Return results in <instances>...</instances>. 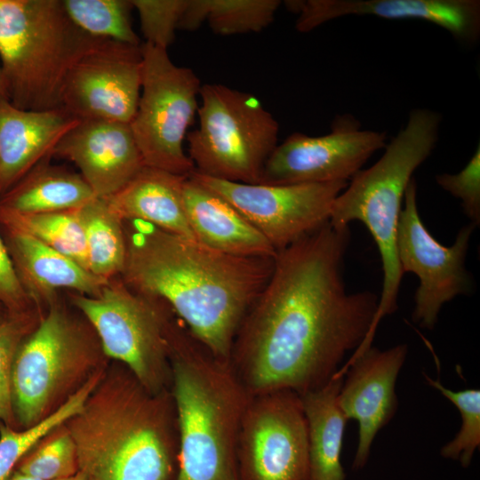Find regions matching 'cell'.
<instances>
[{"instance_id":"6da1fadb","label":"cell","mask_w":480,"mask_h":480,"mask_svg":"<svg viewBox=\"0 0 480 480\" xmlns=\"http://www.w3.org/2000/svg\"><path fill=\"white\" fill-rule=\"evenodd\" d=\"M348 227L330 222L279 251L273 272L244 315L229 364L251 396L326 385L372 346L379 296L348 292L343 262Z\"/></svg>"},{"instance_id":"7a4b0ae2","label":"cell","mask_w":480,"mask_h":480,"mask_svg":"<svg viewBox=\"0 0 480 480\" xmlns=\"http://www.w3.org/2000/svg\"><path fill=\"white\" fill-rule=\"evenodd\" d=\"M124 283L164 302L213 356L228 361L239 325L276 258L229 255L143 221H124Z\"/></svg>"},{"instance_id":"3957f363","label":"cell","mask_w":480,"mask_h":480,"mask_svg":"<svg viewBox=\"0 0 480 480\" xmlns=\"http://www.w3.org/2000/svg\"><path fill=\"white\" fill-rule=\"evenodd\" d=\"M65 424L86 480H171L178 465L171 389L151 393L128 369L99 383Z\"/></svg>"},{"instance_id":"277c9868","label":"cell","mask_w":480,"mask_h":480,"mask_svg":"<svg viewBox=\"0 0 480 480\" xmlns=\"http://www.w3.org/2000/svg\"><path fill=\"white\" fill-rule=\"evenodd\" d=\"M179 438L174 480H239L236 446L251 395L172 314L165 329Z\"/></svg>"},{"instance_id":"5b68a950","label":"cell","mask_w":480,"mask_h":480,"mask_svg":"<svg viewBox=\"0 0 480 480\" xmlns=\"http://www.w3.org/2000/svg\"><path fill=\"white\" fill-rule=\"evenodd\" d=\"M441 115L414 108L405 125L386 144L384 153L370 168L360 170L336 197L329 222L348 227L359 220L371 233L380 254L383 281L373 323L397 309L403 271L397 257L396 234L402 203L416 169L436 148Z\"/></svg>"},{"instance_id":"8992f818","label":"cell","mask_w":480,"mask_h":480,"mask_svg":"<svg viewBox=\"0 0 480 480\" xmlns=\"http://www.w3.org/2000/svg\"><path fill=\"white\" fill-rule=\"evenodd\" d=\"M90 36L60 0H0V68L5 97L24 110L60 108L66 70Z\"/></svg>"},{"instance_id":"52a82bcc","label":"cell","mask_w":480,"mask_h":480,"mask_svg":"<svg viewBox=\"0 0 480 480\" xmlns=\"http://www.w3.org/2000/svg\"><path fill=\"white\" fill-rule=\"evenodd\" d=\"M198 128L187 134L195 172L258 184L277 146L279 124L254 95L220 84L201 86Z\"/></svg>"},{"instance_id":"ba28073f","label":"cell","mask_w":480,"mask_h":480,"mask_svg":"<svg viewBox=\"0 0 480 480\" xmlns=\"http://www.w3.org/2000/svg\"><path fill=\"white\" fill-rule=\"evenodd\" d=\"M101 350L88 323L52 303L14 357L12 400L16 426L27 428L48 416L65 388L95 364Z\"/></svg>"},{"instance_id":"9c48e42d","label":"cell","mask_w":480,"mask_h":480,"mask_svg":"<svg viewBox=\"0 0 480 480\" xmlns=\"http://www.w3.org/2000/svg\"><path fill=\"white\" fill-rule=\"evenodd\" d=\"M68 296L93 328L105 356L124 364L149 392L170 389L165 329L172 311L164 302L135 292L120 276L109 279L96 296Z\"/></svg>"},{"instance_id":"30bf717a","label":"cell","mask_w":480,"mask_h":480,"mask_svg":"<svg viewBox=\"0 0 480 480\" xmlns=\"http://www.w3.org/2000/svg\"><path fill=\"white\" fill-rule=\"evenodd\" d=\"M141 52V91L130 123L135 141L146 166L188 177L195 168L183 141L197 113L200 80L165 49L144 43Z\"/></svg>"},{"instance_id":"8fae6325","label":"cell","mask_w":480,"mask_h":480,"mask_svg":"<svg viewBox=\"0 0 480 480\" xmlns=\"http://www.w3.org/2000/svg\"><path fill=\"white\" fill-rule=\"evenodd\" d=\"M239 480H308V427L300 395L252 396L238 434Z\"/></svg>"},{"instance_id":"7c38bea8","label":"cell","mask_w":480,"mask_h":480,"mask_svg":"<svg viewBox=\"0 0 480 480\" xmlns=\"http://www.w3.org/2000/svg\"><path fill=\"white\" fill-rule=\"evenodd\" d=\"M141 80V44L88 36L66 70L60 108L78 120L130 124L138 107Z\"/></svg>"},{"instance_id":"4fadbf2b","label":"cell","mask_w":480,"mask_h":480,"mask_svg":"<svg viewBox=\"0 0 480 480\" xmlns=\"http://www.w3.org/2000/svg\"><path fill=\"white\" fill-rule=\"evenodd\" d=\"M189 177L230 204L277 252L328 223L336 197L348 183L246 184L195 171Z\"/></svg>"},{"instance_id":"5bb4252c","label":"cell","mask_w":480,"mask_h":480,"mask_svg":"<svg viewBox=\"0 0 480 480\" xmlns=\"http://www.w3.org/2000/svg\"><path fill=\"white\" fill-rule=\"evenodd\" d=\"M397 234V257L403 273L419 278L412 320L420 327L433 329L446 302L469 292L470 279L465 260L476 225L463 227L451 246L439 244L424 226L417 206L414 179L406 188Z\"/></svg>"},{"instance_id":"9a60e30c","label":"cell","mask_w":480,"mask_h":480,"mask_svg":"<svg viewBox=\"0 0 480 480\" xmlns=\"http://www.w3.org/2000/svg\"><path fill=\"white\" fill-rule=\"evenodd\" d=\"M385 132L362 130L346 115L335 117L323 136L291 134L263 167L260 184L287 185L350 180L387 144Z\"/></svg>"},{"instance_id":"2e32d148","label":"cell","mask_w":480,"mask_h":480,"mask_svg":"<svg viewBox=\"0 0 480 480\" xmlns=\"http://www.w3.org/2000/svg\"><path fill=\"white\" fill-rule=\"evenodd\" d=\"M407 354L406 344L385 350L371 346L360 355L351 356L338 372L346 374L338 395L339 406L348 420L358 423L354 471L365 467L376 436L396 412L395 387Z\"/></svg>"},{"instance_id":"e0dca14e","label":"cell","mask_w":480,"mask_h":480,"mask_svg":"<svg viewBox=\"0 0 480 480\" xmlns=\"http://www.w3.org/2000/svg\"><path fill=\"white\" fill-rule=\"evenodd\" d=\"M297 14L296 29L308 33L345 16L370 15L385 20H416L432 23L465 45L480 37L479 0H288Z\"/></svg>"},{"instance_id":"ac0fdd59","label":"cell","mask_w":480,"mask_h":480,"mask_svg":"<svg viewBox=\"0 0 480 480\" xmlns=\"http://www.w3.org/2000/svg\"><path fill=\"white\" fill-rule=\"evenodd\" d=\"M74 163L98 198L122 189L145 166L130 124L83 119L52 151Z\"/></svg>"},{"instance_id":"d6986e66","label":"cell","mask_w":480,"mask_h":480,"mask_svg":"<svg viewBox=\"0 0 480 480\" xmlns=\"http://www.w3.org/2000/svg\"><path fill=\"white\" fill-rule=\"evenodd\" d=\"M77 118L59 108L24 110L0 96V198L42 161L51 158Z\"/></svg>"},{"instance_id":"ffe728a7","label":"cell","mask_w":480,"mask_h":480,"mask_svg":"<svg viewBox=\"0 0 480 480\" xmlns=\"http://www.w3.org/2000/svg\"><path fill=\"white\" fill-rule=\"evenodd\" d=\"M1 228L18 278L36 307L48 308L61 289L96 296L108 282L33 236Z\"/></svg>"},{"instance_id":"44dd1931","label":"cell","mask_w":480,"mask_h":480,"mask_svg":"<svg viewBox=\"0 0 480 480\" xmlns=\"http://www.w3.org/2000/svg\"><path fill=\"white\" fill-rule=\"evenodd\" d=\"M184 204L195 238L216 251L238 257L276 258L277 252L241 213L189 176Z\"/></svg>"},{"instance_id":"7402d4cb","label":"cell","mask_w":480,"mask_h":480,"mask_svg":"<svg viewBox=\"0 0 480 480\" xmlns=\"http://www.w3.org/2000/svg\"><path fill=\"white\" fill-rule=\"evenodd\" d=\"M187 178L145 165L122 189L106 200L123 221H143L196 239L184 204Z\"/></svg>"},{"instance_id":"603a6c76","label":"cell","mask_w":480,"mask_h":480,"mask_svg":"<svg viewBox=\"0 0 480 480\" xmlns=\"http://www.w3.org/2000/svg\"><path fill=\"white\" fill-rule=\"evenodd\" d=\"M343 379L336 374L324 387L300 396L308 427V480L346 479L341 451L348 420L338 403Z\"/></svg>"},{"instance_id":"cb8c5ba5","label":"cell","mask_w":480,"mask_h":480,"mask_svg":"<svg viewBox=\"0 0 480 480\" xmlns=\"http://www.w3.org/2000/svg\"><path fill=\"white\" fill-rule=\"evenodd\" d=\"M95 197L80 173L53 165L48 158L0 198V209L21 213L63 212L80 208Z\"/></svg>"},{"instance_id":"d4e9b609","label":"cell","mask_w":480,"mask_h":480,"mask_svg":"<svg viewBox=\"0 0 480 480\" xmlns=\"http://www.w3.org/2000/svg\"><path fill=\"white\" fill-rule=\"evenodd\" d=\"M90 272L109 280L119 276L126 257L124 221L106 199L95 197L78 208Z\"/></svg>"},{"instance_id":"484cf974","label":"cell","mask_w":480,"mask_h":480,"mask_svg":"<svg viewBox=\"0 0 480 480\" xmlns=\"http://www.w3.org/2000/svg\"><path fill=\"white\" fill-rule=\"evenodd\" d=\"M0 225L33 236L89 270L78 208L42 213H21L0 209Z\"/></svg>"},{"instance_id":"4316f807","label":"cell","mask_w":480,"mask_h":480,"mask_svg":"<svg viewBox=\"0 0 480 480\" xmlns=\"http://www.w3.org/2000/svg\"><path fill=\"white\" fill-rule=\"evenodd\" d=\"M100 372L92 373L75 392L44 419L27 428L0 427V480H7L20 461L46 435L77 414L100 382Z\"/></svg>"},{"instance_id":"83f0119b","label":"cell","mask_w":480,"mask_h":480,"mask_svg":"<svg viewBox=\"0 0 480 480\" xmlns=\"http://www.w3.org/2000/svg\"><path fill=\"white\" fill-rule=\"evenodd\" d=\"M70 20L84 34L116 42L140 45L132 28L131 0H64Z\"/></svg>"},{"instance_id":"f1b7e54d","label":"cell","mask_w":480,"mask_h":480,"mask_svg":"<svg viewBox=\"0 0 480 480\" xmlns=\"http://www.w3.org/2000/svg\"><path fill=\"white\" fill-rule=\"evenodd\" d=\"M279 0H206L211 29L220 36L260 32L281 5Z\"/></svg>"},{"instance_id":"f546056e","label":"cell","mask_w":480,"mask_h":480,"mask_svg":"<svg viewBox=\"0 0 480 480\" xmlns=\"http://www.w3.org/2000/svg\"><path fill=\"white\" fill-rule=\"evenodd\" d=\"M428 385L437 389L459 410L461 419L457 435L440 450L443 458L457 460L467 468L480 447V390L468 388L453 391L439 380L424 375Z\"/></svg>"},{"instance_id":"4dcf8cb0","label":"cell","mask_w":480,"mask_h":480,"mask_svg":"<svg viewBox=\"0 0 480 480\" xmlns=\"http://www.w3.org/2000/svg\"><path fill=\"white\" fill-rule=\"evenodd\" d=\"M39 309L7 313L0 322V427L17 428L12 400V365L19 347L41 319Z\"/></svg>"},{"instance_id":"1f68e13d","label":"cell","mask_w":480,"mask_h":480,"mask_svg":"<svg viewBox=\"0 0 480 480\" xmlns=\"http://www.w3.org/2000/svg\"><path fill=\"white\" fill-rule=\"evenodd\" d=\"M17 469L40 480H56L76 475L79 471L77 455L68 431L34 450L23 458Z\"/></svg>"},{"instance_id":"d6a6232c","label":"cell","mask_w":480,"mask_h":480,"mask_svg":"<svg viewBox=\"0 0 480 480\" xmlns=\"http://www.w3.org/2000/svg\"><path fill=\"white\" fill-rule=\"evenodd\" d=\"M137 10L147 44L167 50L175 38V31L188 0H131Z\"/></svg>"},{"instance_id":"836d02e7","label":"cell","mask_w":480,"mask_h":480,"mask_svg":"<svg viewBox=\"0 0 480 480\" xmlns=\"http://www.w3.org/2000/svg\"><path fill=\"white\" fill-rule=\"evenodd\" d=\"M436 181L460 201L464 213L477 226L480 221V145L461 171L437 174Z\"/></svg>"},{"instance_id":"e575fe53","label":"cell","mask_w":480,"mask_h":480,"mask_svg":"<svg viewBox=\"0 0 480 480\" xmlns=\"http://www.w3.org/2000/svg\"><path fill=\"white\" fill-rule=\"evenodd\" d=\"M0 304L8 313H21L37 308L32 303L18 278L1 231Z\"/></svg>"},{"instance_id":"d590c367","label":"cell","mask_w":480,"mask_h":480,"mask_svg":"<svg viewBox=\"0 0 480 480\" xmlns=\"http://www.w3.org/2000/svg\"><path fill=\"white\" fill-rule=\"evenodd\" d=\"M206 0H188L179 24V29L194 31L206 20Z\"/></svg>"},{"instance_id":"8d00e7d4","label":"cell","mask_w":480,"mask_h":480,"mask_svg":"<svg viewBox=\"0 0 480 480\" xmlns=\"http://www.w3.org/2000/svg\"><path fill=\"white\" fill-rule=\"evenodd\" d=\"M7 480H40L36 477L21 473L18 469L14 470Z\"/></svg>"},{"instance_id":"74e56055","label":"cell","mask_w":480,"mask_h":480,"mask_svg":"<svg viewBox=\"0 0 480 480\" xmlns=\"http://www.w3.org/2000/svg\"><path fill=\"white\" fill-rule=\"evenodd\" d=\"M56 480H86V477L81 471H78L74 476L65 477V478L56 479Z\"/></svg>"},{"instance_id":"f35d334b","label":"cell","mask_w":480,"mask_h":480,"mask_svg":"<svg viewBox=\"0 0 480 480\" xmlns=\"http://www.w3.org/2000/svg\"><path fill=\"white\" fill-rule=\"evenodd\" d=\"M0 96L6 99V97H5V88H4V79H3L1 68H0Z\"/></svg>"},{"instance_id":"ab89813d","label":"cell","mask_w":480,"mask_h":480,"mask_svg":"<svg viewBox=\"0 0 480 480\" xmlns=\"http://www.w3.org/2000/svg\"><path fill=\"white\" fill-rule=\"evenodd\" d=\"M7 313L6 309L0 304V322L4 318Z\"/></svg>"}]
</instances>
